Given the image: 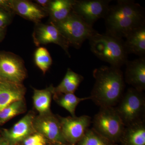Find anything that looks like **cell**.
Segmentation results:
<instances>
[{"label":"cell","mask_w":145,"mask_h":145,"mask_svg":"<svg viewBox=\"0 0 145 145\" xmlns=\"http://www.w3.org/2000/svg\"><path fill=\"white\" fill-rule=\"evenodd\" d=\"M106 33L123 39L136 29L145 25V13L140 5L130 0H119L110 6L104 17Z\"/></svg>","instance_id":"obj_1"},{"label":"cell","mask_w":145,"mask_h":145,"mask_svg":"<svg viewBox=\"0 0 145 145\" xmlns=\"http://www.w3.org/2000/svg\"><path fill=\"white\" fill-rule=\"evenodd\" d=\"M95 83L90 97L100 107H113L124 93V77L120 68L103 66L93 71Z\"/></svg>","instance_id":"obj_2"},{"label":"cell","mask_w":145,"mask_h":145,"mask_svg":"<svg viewBox=\"0 0 145 145\" xmlns=\"http://www.w3.org/2000/svg\"><path fill=\"white\" fill-rule=\"evenodd\" d=\"M88 40L91 52L111 66L120 68L128 61L123 39L97 32Z\"/></svg>","instance_id":"obj_3"},{"label":"cell","mask_w":145,"mask_h":145,"mask_svg":"<svg viewBox=\"0 0 145 145\" xmlns=\"http://www.w3.org/2000/svg\"><path fill=\"white\" fill-rule=\"evenodd\" d=\"M115 110L126 126L145 120V98L143 92L130 88L123 93Z\"/></svg>","instance_id":"obj_4"},{"label":"cell","mask_w":145,"mask_h":145,"mask_svg":"<svg viewBox=\"0 0 145 145\" xmlns=\"http://www.w3.org/2000/svg\"><path fill=\"white\" fill-rule=\"evenodd\" d=\"M51 23L57 27L69 46L76 49H79L86 40H89L97 32L72 12L64 20Z\"/></svg>","instance_id":"obj_5"},{"label":"cell","mask_w":145,"mask_h":145,"mask_svg":"<svg viewBox=\"0 0 145 145\" xmlns=\"http://www.w3.org/2000/svg\"><path fill=\"white\" fill-rule=\"evenodd\" d=\"M92 123L95 131L114 144L120 142L125 127L113 107H100Z\"/></svg>","instance_id":"obj_6"},{"label":"cell","mask_w":145,"mask_h":145,"mask_svg":"<svg viewBox=\"0 0 145 145\" xmlns=\"http://www.w3.org/2000/svg\"><path fill=\"white\" fill-rule=\"evenodd\" d=\"M27 76L24 60L11 52H0V78L22 83Z\"/></svg>","instance_id":"obj_7"},{"label":"cell","mask_w":145,"mask_h":145,"mask_svg":"<svg viewBox=\"0 0 145 145\" xmlns=\"http://www.w3.org/2000/svg\"><path fill=\"white\" fill-rule=\"evenodd\" d=\"M110 1V0H74L72 12L93 27L96 21L106 16Z\"/></svg>","instance_id":"obj_8"},{"label":"cell","mask_w":145,"mask_h":145,"mask_svg":"<svg viewBox=\"0 0 145 145\" xmlns=\"http://www.w3.org/2000/svg\"><path fill=\"white\" fill-rule=\"evenodd\" d=\"M58 116L63 136L68 144L76 145L84 137L91 123V118L88 115L79 117Z\"/></svg>","instance_id":"obj_9"},{"label":"cell","mask_w":145,"mask_h":145,"mask_svg":"<svg viewBox=\"0 0 145 145\" xmlns=\"http://www.w3.org/2000/svg\"><path fill=\"white\" fill-rule=\"evenodd\" d=\"M32 37L36 46L54 44L61 47L69 57H70V46L57 27L52 23L47 24L40 22L35 24Z\"/></svg>","instance_id":"obj_10"},{"label":"cell","mask_w":145,"mask_h":145,"mask_svg":"<svg viewBox=\"0 0 145 145\" xmlns=\"http://www.w3.org/2000/svg\"><path fill=\"white\" fill-rule=\"evenodd\" d=\"M33 125L35 131L53 143L67 145L62 132L58 116L51 112L35 117Z\"/></svg>","instance_id":"obj_11"},{"label":"cell","mask_w":145,"mask_h":145,"mask_svg":"<svg viewBox=\"0 0 145 145\" xmlns=\"http://www.w3.org/2000/svg\"><path fill=\"white\" fill-rule=\"evenodd\" d=\"M10 7L13 14L19 15L35 24L40 22L48 15L46 11L36 3L26 0H10Z\"/></svg>","instance_id":"obj_12"},{"label":"cell","mask_w":145,"mask_h":145,"mask_svg":"<svg viewBox=\"0 0 145 145\" xmlns=\"http://www.w3.org/2000/svg\"><path fill=\"white\" fill-rule=\"evenodd\" d=\"M125 82L133 88L143 92L145 89V58L140 57L126 63Z\"/></svg>","instance_id":"obj_13"},{"label":"cell","mask_w":145,"mask_h":145,"mask_svg":"<svg viewBox=\"0 0 145 145\" xmlns=\"http://www.w3.org/2000/svg\"><path fill=\"white\" fill-rule=\"evenodd\" d=\"M26 88L22 83L0 78V111L16 101L23 100Z\"/></svg>","instance_id":"obj_14"},{"label":"cell","mask_w":145,"mask_h":145,"mask_svg":"<svg viewBox=\"0 0 145 145\" xmlns=\"http://www.w3.org/2000/svg\"><path fill=\"white\" fill-rule=\"evenodd\" d=\"M35 116L29 112L15 124L10 129L4 131L6 137L11 142H19L36 133L33 122Z\"/></svg>","instance_id":"obj_15"},{"label":"cell","mask_w":145,"mask_h":145,"mask_svg":"<svg viewBox=\"0 0 145 145\" xmlns=\"http://www.w3.org/2000/svg\"><path fill=\"white\" fill-rule=\"evenodd\" d=\"M124 45L127 54H134L145 57V25L131 32L126 36Z\"/></svg>","instance_id":"obj_16"},{"label":"cell","mask_w":145,"mask_h":145,"mask_svg":"<svg viewBox=\"0 0 145 145\" xmlns=\"http://www.w3.org/2000/svg\"><path fill=\"white\" fill-rule=\"evenodd\" d=\"M120 142L122 145H145V120L126 126Z\"/></svg>","instance_id":"obj_17"},{"label":"cell","mask_w":145,"mask_h":145,"mask_svg":"<svg viewBox=\"0 0 145 145\" xmlns=\"http://www.w3.org/2000/svg\"><path fill=\"white\" fill-rule=\"evenodd\" d=\"M74 0L50 1L46 12L50 22H57L64 20L72 12Z\"/></svg>","instance_id":"obj_18"},{"label":"cell","mask_w":145,"mask_h":145,"mask_svg":"<svg viewBox=\"0 0 145 145\" xmlns=\"http://www.w3.org/2000/svg\"><path fill=\"white\" fill-rule=\"evenodd\" d=\"M84 79L82 75L68 68L59 84L54 87L53 93H74Z\"/></svg>","instance_id":"obj_19"},{"label":"cell","mask_w":145,"mask_h":145,"mask_svg":"<svg viewBox=\"0 0 145 145\" xmlns=\"http://www.w3.org/2000/svg\"><path fill=\"white\" fill-rule=\"evenodd\" d=\"M54 87L51 86L43 89H34L33 100L34 107L39 114H46L51 112L50 104Z\"/></svg>","instance_id":"obj_20"},{"label":"cell","mask_w":145,"mask_h":145,"mask_svg":"<svg viewBox=\"0 0 145 145\" xmlns=\"http://www.w3.org/2000/svg\"><path fill=\"white\" fill-rule=\"evenodd\" d=\"M57 103L68 111L71 117H76L75 110L78 104L82 101L90 99V97L79 98L74 93H53Z\"/></svg>","instance_id":"obj_21"},{"label":"cell","mask_w":145,"mask_h":145,"mask_svg":"<svg viewBox=\"0 0 145 145\" xmlns=\"http://www.w3.org/2000/svg\"><path fill=\"white\" fill-rule=\"evenodd\" d=\"M26 108V104L24 99L10 104L0 111V125L3 124L17 115L25 112Z\"/></svg>","instance_id":"obj_22"},{"label":"cell","mask_w":145,"mask_h":145,"mask_svg":"<svg viewBox=\"0 0 145 145\" xmlns=\"http://www.w3.org/2000/svg\"><path fill=\"white\" fill-rule=\"evenodd\" d=\"M76 145H117L99 134L93 128L88 129Z\"/></svg>","instance_id":"obj_23"},{"label":"cell","mask_w":145,"mask_h":145,"mask_svg":"<svg viewBox=\"0 0 145 145\" xmlns=\"http://www.w3.org/2000/svg\"><path fill=\"white\" fill-rule=\"evenodd\" d=\"M35 64L44 74L52 64V60L48 50L43 47H39L35 51L34 54Z\"/></svg>","instance_id":"obj_24"},{"label":"cell","mask_w":145,"mask_h":145,"mask_svg":"<svg viewBox=\"0 0 145 145\" xmlns=\"http://www.w3.org/2000/svg\"><path fill=\"white\" fill-rule=\"evenodd\" d=\"M13 13L0 8V28H6L10 24Z\"/></svg>","instance_id":"obj_25"},{"label":"cell","mask_w":145,"mask_h":145,"mask_svg":"<svg viewBox=\"0 0 145 145\" xmlns=\"http://www.w3.org/2000/svg\"><path fill=\"white\" fill-rule=\"evenodd\" d=\"M46 139L42 135L36 133L29 136L24 140V145H32L40 142H45Z\"/></svg>","instance_id":"obj_26"},{"label":"cell","mask_w":145,"mask_h":145,"mask_svg":"<svg viewBox=\"0 0 145 145\" xmlns=\"http://www.w3.org/2000/svg\"><path fill=\"white\" fill-rule=\"evenodd\" d=\"M0 8L13 13L10 9V0H0Z\"/></svg>","instance_id":"obj_27"},{"label":"cell","mask_w":145,"mask_h":145,"mask_svg":"<svg viewBox=\"0 0 145 145\" xmlns=\"http://www.w3.org/2000/svg\"><path fill=\"white\" fill-rule=\"evenodd\" d=\"M35 1L36 3L43 8L46 12L47 9L50 2V0H36Z\"/></svg>","instance_id":"obj_28"},{"label":"cell","mask_w":145,"mask_h":145,"mask_svg":"<svg viewBox=\"0 0 145 145\" xmlns=\"http://www.w3.org/2000/svg\"><path fill=\"white\" fill-rule=\"evenodd\" d=\"M6 28H0V42L4 39L6 34Z\"/></svg>","instance_id":"obj_29"},{"label":"cell","mask_w":145,"mask_h":145,"mask_svg":"<svg viewBox=\"0 0 145 145\" xmlns=\"http://www.w3.org/2000/svg\"><path fill=\"white\" fill-rule=\"evenodd\" d=\"M45 144L46 141H45V142H40L36 143L32 145H45Z\"/></svg>","instance_id":"obj_30"},{"label":"cell","mask_w":145,"mask_h":145,"mask_svg":"<svg viewBox=\"0 0 145 145\" xmlns=\"http://www.w3.org/2000/svg\"><path fill=\"white\" fill-rule=\"evenodd\" d=\"M0 145H8L7 143L5 142H2V141H0Z\"/></svg>","instance_id":"obj_31"},{"label":"cell","mask_w":145,"mask_h":145,"mask_svg":"<svg viewBox=\"0 0 145 145\" xmlns=\"http://www.w3.org/2000/svg\"><path fill=\"white\" fill-rule=\"evenodd\" d=\"M53 145H67L63 144H59V143H54Z\"/></svg>","instance_id":"obj_32"}]
</instances>
